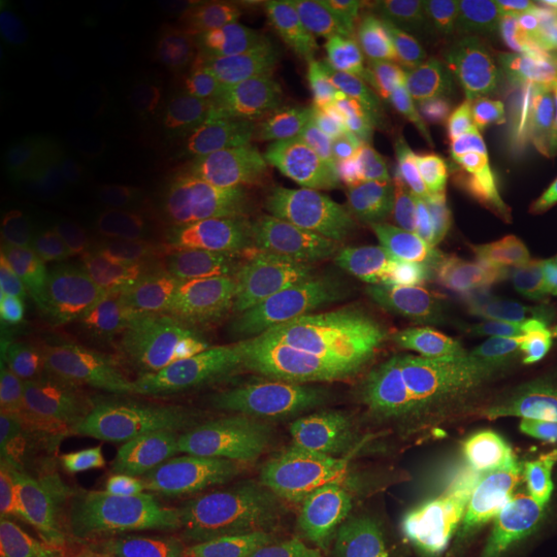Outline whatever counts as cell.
Returning a JSON list of instances; mask_svg holds the SVG:
<instances>
[{"instance_id": "1", "label": "cell", "mask_w": 557, "mask_h": 557, "mask_svg": "<svg viewBox=\"0 0 557 557\" xmlns=\"http://www.w3.org/2000/svg\"><path fill=\"white\" fill-rule=\"evenodd\" d=\"M159 418L100 406L40 428L13 458V505L25 533L69 548L131 478Z\"/></svg>"}, {"instance_id": "8", "label": "cell", "mask_w": 557, "mask_h": 557, "mask_svg": "<svg viewBox=\"0 0 557 557\" xmlns=\"http://www.w3.org/2000/svg\"><path fill=\"white\" fill-rule=\"evenodd\" d=\"M474 16L493 38L545 50L557 38V3H474Z\"/></svg>"}, {"instance_id": "3", "label": "cell", "mask_w": 557, "mask_h": 557, "mask_svg": "<svg viewBox=\"0 0 557 557\" xmlns=\"http://www.w3.org/2000/svg\"><path fill=\"white\" fill-rule=\"evenodd\" d=\"M486 288L490 260L478 242L428 236L394 260L384 307L412 350L443 357L458 350L478 329Z\"/></svg>"}, {"instance_id": "7", "label": "cell", "mask_w": 557, "mask_h": 557, "mask_svg": "<svg viewBox=\"0 0 557 557\" xmlns=\"http://www.w3.org/2000/svg\"><path fill=\"white\" fill-rule=\"evenodd\" d=\"M174 490L205 557H236L255 539V502L180 434L174 440Z\"/></svg>"}, {"instance_id": "13", "label": "cell", "mask_w": 557, "mask_h": 557, "mask_svg": "<svg viewBox=\"0 0 557 557\" xmlns=\"http://www.w3.org/2000/svg\"><path fill=\"white\" fill-rule=\"evenodd\" d=\"M552 273L557 276V233H555V239H552Z\"/></svg>"}, {"instance_id": "14", "label": "cell", "mask_w": 557, "mask_h": 557, "mask_svg": "<svg viewBox=\"0 0 557 557\" xmlns=\"http://www.w3.org/2000/svg\"><path fill=\"white\" fill-rule=\"evenodd\" d=\"M548 515H555L557 518V502H555V508H548Z\"/></svg>"}, {"instance_id": "10", "label": "cell", "mask_w": 557, "mask_h": 557, "mask_svg": "<svg viewBox=\"0 0 557 557\" xmlns=\"http://www.w3.org/2000/svg\"><path fill=\"white\" fill-rule=\"evenodd\" d=\"M536 69H539V84H545L548 90L557 94V38L536 53Z\"/></svg>"}, {"instance_id": "2", "label": "cell", "mask_w": 557, "mask_h": 557, "mask_svg": "<svg viewBox=\"0 0 557 557\" xmlns=\"http://www.w3.org/2000/svg\"><path fill=\"white\" fill-rule=\"evenodd\" d=\"M461 174L520 220L557 214V94L539 81L483 84L461 143Z\"/></svg>"}, {"instance_id": "6", "label": "cell", "mask_w": 557, "mask_h": 557, "mask_svg": "<svg viewBox=\"0 0 557 557\" xmlns=\"http://www.w3.org/2000/svg\"><path fill=\"white\" fill-rule=\"evenodd\" d=\"M486 375L498 397L523 409H557V276L530 278L502 304Z\"/></svg>"}, {"instance_id": "12", "label": "cell", "mask_w": 557, "mask_h": 557, "mask_svg": "<svg viewBox=\"0 0 557 557\" xmlns=\"http://www.w3.org/2000/svg\"><path fill=\"white\" fill-rule=\"evenodd\" d=\"M304 557H384V555H366V552H317V555Z\"/></svg>"}, {"instance_id": "9", "label": "cell", "mask_w": 557, "mask_h": 557, "mask_svg": "<svg viewBox=\"0 0 557 557\" xmlns=\"http://www.w3.org/2000/svg\"><path fill=\"white\" fill-rule=\"evenodd\" d=\"M505 557H557V518L555 515H542L533 520L523 533H520Z\"/></svg>"}, {"instance_id": "11", "label": "cell", "mask_w": 557, "mask_h": 557, "mask_svg": "<svg viewBox=\"0 0 557 557\" xmlns=\"http://www.w3.org/2000/svg\"><path fill=\"white\" fill-rule=\"evenodd\" d=\"M542 468L557 471V409L552 412L548 431H545V449H542Z\"/></svg>"}, {"instance_id": "4", "label": "cell", "mask_w": 557, "mask_h": 557, "mask_svg": "<svg viewBox=\"0 0 557 557\" xmlns=\"http://www.w3.org/2000/svg\"><path fill=\"white\" fill-rule=\"evenodd\" d=\"M0 102L20 137L57 149L75 143L90 119L78 72L22 3H3Z\"/></svg>"}, {"instance_id": "5", "label": "cell", "mask_w": 557, "mask_h": 557, "mask_svg": "<svg viewBox=\"0 0 557 557\" xmlns=\"http://www.w3.org/2000/svg\"><path fill=\"white\" fill-rule=\"evenodd\" d=\"M174 440L159 421L131 478L69 548L81 557H205L180 511Z\"/></svg>"}]
</instances>
